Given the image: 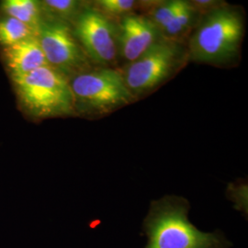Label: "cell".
I'll list each match as a JSON object with an SVG mask.
<instances>
[{"instance_id": "obj_3", "label": "cell", "mask_w": 248, "mask_h": 248, "mask_svg": "<svg viewBox=\"0 0 248 248\" xmlns=\"http://www.w3.org/2000/svg\"><path fill=\"white\" fill-rule=\"evenodd\" d=\"M14 81L22 104L31 115L48 118L74 113L70 83L52 66L41 67Z\"/></svg>"}, {"instance_id": "obj_8", "label": "cell", "mask_w": 248, "mask_h": 248, "mask_svg": "<svg viewBox=\"0 0 248 248\" xmlns=\"http://www.w3.org/2000/svg\"><path fill=\"white\" fill-rule=\"evenodd\" d=\"M163 37L158 28L142 15L129 14L118 25V52L125 62L139 58Z\"/></svg>"}, {"instance_id": "obj_6", "label": "cell", "mask_w": 248, "mask_h": 248, "mask_svg": "<svg viewBox=\"0 0 248 248\" xmlns=\"http://www.w3.org/2000/svg\"><path fill=\"white\" fill-rule=\"evenodd\" d=\"M75 36L89 60L106 68L118 61V26L96 8L82 9L75 23Z\"/></svg>"}, {"instance_id": "obj_15", "label": "cell", "mask_w": 248, "mask_h": 248, "mask_svg": "<svg viewBox=\"0 0 248 248\" xmlns=\"http://www.w3.org/2000/svg\"><path fill=\"white\" fill-rule=\"evenodd\" d=\"M179 3H180V0H172V1L164 2L153 9L150 16H148L147 18L158 28L159 31H161L169 23L170 19L173 18L177 9H178Z\"/></svg>"}, {"instance_id": "obj_14", "label": "cell", "mask_w": 248, "mask_h": 248, "mask_svg": "<svg viewBox=\"0 0 248 248\" xmlns=\"http://www.w3.org/2000/svg\"><path fill=\"white\" fill-rule=\"evenodd\" d=\"M96 9L107 18H124L131 14L136 2L133 0H98L96 1Z\"/></svg>"}, {"instance_id": "obj_7", "label": "cell", "mask_w": 248, "mask_h": 248, "mask_svg": "<svg viewBox=\"0 0 248 248\" xmlns=\"http://www.w3.org/2000/svg\"><path fill=\"white\" fill-rule=\"evenodd\" d=\"M37 40L49 65L65 77L68 74L77 76L89 71V59L66 22L44 20L39 28Z\"/></svg>"}, {"instance_id": "obj_5", "label": "cell", "mask_w": 248, "mask_h": 248, "mask_svg": "<svg viewBox=\"0 0 248 248\" xmlns=\"http://www.w3.org/2000/svg\"><path fill=\"white\" fill-rule=\"evenodd\" d=\"M186 48L178 41L162 38L121 70L124 82L135 98L156 89L186 62Z\"/></svg>"}, {"instance_id": "obj_10", "label": "cell", "mask_w": 248, "mask_h": 248, "mask_svg": "<svg viewBox=\"0 0 248 248\" xmlns=\"http://www.w3.org/2000/svg\"><path fill=\"white\" fill-rule=\"evenodd\" d=\"M2 10L8 17L16 18L38 33L43 23L41 3L34 0H6L2 2Z\"/></svg>"}, {"instance_id": "obj_16", "label": "cell", "mask_w": 248, "mask_h": 248, "mask_svg": "<svg viewBox=\"0 0 248 248\" xmlns=\"http://www.w3.org/2000/svg\"><path fill=\"white\" fill-rule=\"evenodd\" d=\"M230 199L237 205V209L248 212V186L245 184L233 185L231 184L228 187Z\"/></svg>"}, {"instance_id": "obj_12", "label": "cell", "mask_w": 248, "mask_h": 248, "mask_svg": "<svg viewBox=\"0 0 248 248\" xmlns=\"http://www.w3.org/2000/svg\"><path fill=\"white\" fill-rule=\"evenodd\" d=\"M33 37L35 31L18 19L8 16L0 19V45L9 47Z\"/></svg>"}, {"instance_id": "obj_9", "label": "cell", "mask_w": 248, "mask_h": 248, "mask_svg": "<svg viewBox=\"0 0 248 248\" xmlns=\"http://www.w3.org/2000/svg\"><path fill=\"white\" fill-rule=\"evenodd\" d=\"M5 56L13 79L49 65L37 37L7 47Z\"/></svg>"}, {"instance_id": "obj_2", "label": "cell", "mask_w": 248, "mask_h": 248, "mask_svg": "<svg viewBox=\"0 0 248 248\" xmlns=\"http://www.w3.org/2000/svg\"><path fill=\"white\" fill-rule=\"evenodd\" d=\"M200 18L188 40L187 60L213 65L234 62L245 35L243 13L222 4Z\"/></svg>"}, {"instance_id": "obj_4", "label": "cell", "mask_w": 248, "mask_h": 248, "mask_svg": "<svg viewBox=\"0 0 248 248\" xmlns=\"http://www.w3.org/2000/svg\"><path fill=\"white\" fill-rule=\"evenodd\" d=\"M75 109L89 115L104 116L136 99L127 88L122 73L102 67L81 73L70 82Z\"/></svg>"}, {"instance_id": "obj_1", "label": "cell", "mask_w": 248, "mask_h": 248, "mask_svg": "<svg viewBox=\"0 0 248 248\" xmlns=\"http://www.w3.org/2000/svg\"><path fill=\"white\" fill-rule=\"evenodd\" d=\"M189 203L185 198L165 196L152 202L142 222L147 237L144 248H230L222 232L199 230L188 219Z\"/></svg>"}, {"instance_id": "obj_11", "label": "cell", "mask_w": 248, "mask_h": 248, "mask_svg": "<svg viewBox=\"0 0 248 248\" xmlns=\"http://www.w3.org/2000/svg\"><path fill=\"white\" fill-rule=\"evenodd\" d=\"M197 13L198 11L193 8L190 2L180 0L175 15L170 19L169 23L160 31L161 35L168 40L178 41L180 36L185 34L193 26Z\"/></svg>"}, {"instance_id": "obj_17", "label": "cell", "mask_w": 248, "mask_h": 248, "mask_svg": "<svg viewBox=\"0 0 248 248\" xmlns=\"http://www.w3.org/2000/svg\"><path fill=\"white\" fill-rule=\"evenodd\" d=\"M190 3L198 12L203 11V14L222 5V2H217L213 0H197Z\"/></svg>"}, {"instance_id": "obj_13", "label": "cell", "mask_w": 248, "mask_h": 248, "mask_svg": "<svg viewBox=\"0 0 248 248\" xmlns=\"http://www.w3.org/2000/svg\"><path fill=\"white\" fill-rule=\"evenodd\" d=\"M43 14H47L52 20L65 22L77 18L83 9V4L76 0H45L40 2Z\"/></svg>"}]
</instances>
